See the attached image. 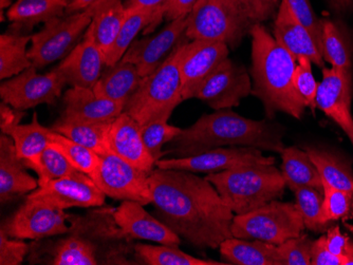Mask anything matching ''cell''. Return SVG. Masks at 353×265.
Masks as SVG:
<instances>
[{"mask_svg":"<svg viewBox=\"0 0 353 265\" xmlns=\"http://www.w3.org/2000/svg\"><path fill=\"white\" fill-rule=\"evenodd\" d=\"M116 207H93L85 215L69 213V233L88 241L98 258L99 264H139L130 238L114 219Z\"/></svg>","mask_w":353,"mask_h":265,"instance_id":"8992f818","label":"cell"},{"mask_svg":"<svg viewBox=\"0 0 353 265\" xmlns=\"http://www.w3.org/2000/svg\"><path fill=\"white\" fill-rule=\"evenodd\" d=\"M281 158V173L285 186L293 193L299 187H313L324 193L322 178L311 161L308 152L291 146L283 149Z\"/></svg>","mask_w":353,"mask_h":265,"instance_id":"f1b7e54d","label":"cell"},{"mask_svg":"<svg viewBox=\"0 0 353 265\" xmlns=\"http://www.w3.org/2000/svg\"><path fill=\"white\" fill-rule=\"evenodd\" d=\"M12 238L39 240L70 231L69 213L41 200L26 198L23 204L8 217L1 227Z\"/></svg>","mask_w":353,"mask_h":265,"instance_id":"30bf717a","label":"cell"},{"mask_svg":"<svg viewBox=\"0 0 353 265\" xmlns=\"http://www.w3.org/2000/svg\"><path fill=\"white\" fill-rule=\"evenodd\" d=\"M348 138H350L351 143H352L353 145V132L350 134V136H348Z\"/></svg>","mask_w":353,"mask_h":265,"instance_id":"680465c9","label":"cell"},{"mask_svg":"<svg viewBox=\"0 0 353 265\" xmlns=\"http://www.w3.org/2000/svg\"><path fill=\"white\" fill-rule=\"evenodd\" d=\"M140 202L123 201L114 211L119 226L137 240H148L159 244L179 246L181 238L158 218L150 215Z\"/></svg>","mask_w":353,"mask_h":265,"instance_id":"7402d4cb","label":"cell"},{"mask_svg":"<svg viewBox=\"0 0 353 265\" xmlns=\"http://www.w3.org/2000/svg\"><path fill=\"white\" fill-rule=\"evenodd\" d=\"M28 169L34 170L39 176V186L53 180L61 179L79 173V170L69 161L66 154L50 144L39 157L23 161Z\"/></svg>","mask_w":353,"mask_h":265,"instance_id":"8d00e7d4","label":"cell"},{"mask_svg":"<svg viewBox=\"0 0 353 265\" xmlns=\"http://www.w3.org/2000/svg\"><path fill=\"white\" fill-rule=\"evenodd\" d=\"M253 85L245 67L227 59L214 70L198 89L195 98L214 110L230 109L252 94Z\"/></svg>","mask_w":353,"mask_h":265,"instance_id":"9a60e30c","label":"cell"},{"mask_svg":"<svg viewBox=\"0 0 353 265\" xmlns=\"http://www.w3.org/2000/svg\"><path fill=\"white\" fill-rule=\"evenodd\" d=\"M345 265H353V241L349 240L344 254Z\"/></svg>","mask_w":353,"mask_h":265,"instance_id":"9f6ffc18","label":"cell"},{"mask_svg":"<svg viewBox=\"0 0 353 265\" xmlns=\"http://www.w3.org/2000/svg\"><path fill=\"white\" fill-rule=\"evenodd\" d=\"M51 144L59 147L66 154L69 161L75 168L82 173L92 177L100 163L101 157L97 152L81 144L75 143L70 138L53 130L51 134Z\"/></svg>","mask_w":353,"mask_h":265,"instance_id":"f35d334b","label":"cell"},{"mask_svg":"<svg viewBox=\"0 0 353 265\" xmlns=\"http://www.w3.org/2000/svg\"><path fill=\"white\" fill-rule=\"evenodd\" d=\"M26 116V112L13 108L7 103H0V129L1 134H9V132L21 124V118Z\"/></svg>","mask_w":353,"mask_h":265,"instance_id":"681fc988","label":"cell"},{"mask_svg":"<svg viewBox=\"0 0 353 265\" xmlns=\"http://www.w3.org/2000/svg\"><path fill=\"white\" fill-rule=\"evenodd\" d=\"M181 131V128L172 126L163 120H154L141 127L143 141L156 163L163 158V146L172 142Z\"/></svg>","mask_w":353,"mask_h":265,"instance_id":"b9f144b4","label":"cell"},{"mask_svg":"<svg viewBox=\"0 0 353 265\" xmlns=\"http://www.w3.org/2000/svg\"><path fill=\"white\" fill-rule=\"evenodd\" d=\"M322 54L333 68L352 71L350 43L343 30L329 19L322 21Z\"/></svg>","mask_w":353,"mask_h":265,"instance_id":"74e56055","label":"cell"},{"mask_svg":"<svg viewBox=\"0 0 353 265\" xmlns=\"http://www.w3.org/2000/svg\"><path fill=\"white\" fill-rule=\"evenodd\" d=\"M66 85L57 69L39 74L37 69L32 66L1 83L0 98L13 108L26 112L39 105H54Z\"/></svg>","mask_w":353,"mask_h":265,"instance_id":"7c38bea8","label":"cell"},{"mask_svg":"<svg viewBox=\"0 0 353 265\" xmlns=\"http://www.w3.org/2000/svg\"><path fill=\"white\" fill-rule=\"evenodd\" d=\"M100 163L91 179L107 195L120 201L152 203L150 175L134 167L112 151L100 156Z\"/></svg>","mask_w":353,"mask_h":265,"instance_id":"8fae6325","label":"cell"},{"mask_svg":"<svg viewBox=\"0 0 353 265\" xmlns=\"http://www.w3.org/2000/svg\"><path fill=\"white\" fill-rule=\"evenodd\" d=\"M198 0H168L165 9V17L168 23L174 19L186 17L192 12V8L195 7Z\"/></svg>","mask_w":353,"mask_h":265,"instance_id":"816d5d0a","label":"cell"},{"mask_svg":"<svg viewBox=\"0 0 353 265\" xmlns=\"http://www.w3.org/2000/svg\"><path fill=\"white\" fill-rule=\"evenodd\" d=\"M229 45L220 41L196 39L184 43L179 59L181 94L183 100L195 98L196 92L224 59Z\"/></svg>","mask_w":353,"mask_h":265,"instance_id":"5bb4252c","label":"cell"},{"mask_svg":"<svg viewBox=\"0 0 353 265\" xmlns=\"http://www.w3.org/2000/svg\"><path fill=\"white\" fill-rule=\"evenodd\" d=\"M274 23V37L296 61L307 57L317 67L325 68L322 53L308 30L293 15L287 1L283 0L277 11Z\"/></svg>","mask_w":353,"mask_h":265,"instance_id":"d4e9b609","label":"cell"},{"mask_svg":"<svg viewBox=\"0 0 353 265\" xmlns=\"http://www.w3.org/2000/svg\"><path fill=\"white\" fill-rule=\"evenodd\" d=\"M112 122L108 123H59L52 125V129L75 143L81 144L89 149L97 152L99 156H104L109 151L107 144L109 128Z\"/></svg>","mask_w":353,"mask_h":265,"instance_id":"836d02e7","label":"cell"},{"mask_svg":"<svg viewBox=\"0 0 353 265\" xmlns=\"http://www.w3.org/2000/svg\"><path fill=\"white\" fill-rule=\"evenodd\" d=\"M98 1H100V0H73V1L69 3L68 7L66 9V13L73 14L77 13V12L83 11V10L87 9V8L94 5Z\"/></svg>","mask_w":353,"mask_h":265,"instance_id":"db71d44e","label":"cell"},{"mask_svg":"<svg viewBox=\"0 0 353 265\" xmlns=\"http://www.w3.org/2000/svg\"><path fill=\"white\" fill-rule=\"evenodd\" d=\"M299 65L294 72V87L299 96L303 98L307 107L314 110L316 108L315 98H316L319 84L315 81L312 72L310 59L307 57L299 59Z\"/></svg>","mask_w":353,"mask_h":265,"instance_id":"7bdbcfd3","label":"cell"},{"mask_svg":"<svg viewBox=\"0 0 353 265\" xmlns=\"http://www.w3.org/2000/svg\"><path fill=\"white\" fill-rule=\"evenodd\" d=\"M352 71L338 68H323V80L317 88L315 104L326 116L332 118L350 136L353 132L351 114Z\"/></svg>","mask_w":353,"mask_h":265,"instance_id":"ac0fdd59","label":"cell"},{"mask_svg":"<svg viewBox=\"0 0 353 265\" xmlns=\"http://www.w3.org/2000/svg\"><path fill=\"white\" fill-rule=\"evenodd\" d=\"M296 198V207L303 218L305 226L309 231H324L326 225L321 220L324 193L313 187H299L294 191Z\"/></svg>","mask_w":353,"mask_h":265,"instance_id":"60d3db41","label":"cell"},{"mask_svg":"<svg viewBox=\"0 0 353 265\" xmlns=\"http://www.w3.org/2000/svg\"><path fill=\"white\" fill-rule=\"evenodd\" d=\"M305 229L296 204L274 200L255 211L234 215L231 231L235 238L279 245L301 236Z\"/></svg>","mask_w":353,"mask_h":265,"instance_id":"ba28073f","label":"cell"},{"mask_svg":"<svg viewBox=\"0 0 353 265\" xmlns=\"http://www.w3.org/2000/svg\"><path fill=\"white\" fill-rule=\"evenodd\" d=\"M274 165V157H265L255 147H221L186 158L159 160L156 167L188 170L194 173H216L251 165Z\"/></svg>","mask_w":353,"mask_h":265,"instance_id":"4fadbf2b","label":"cell"},{"mask_svg":"<svg viewBox=\"0 0 353 265\" xmlns=\"http://www.w3.org/2000/svg\"><path fill=\"white\" fill-rule=\"evenodd\" d=\"M63 0H17L7 12L10 21L17 29H32L55 17H61L68 7Z\"/></svg>","mask_w":353,"mask_h":265,"instance_id":"f546056e","label":"cell"},{"mask_svg":"<svg viewBox=\"0 0 353 265\" xmlns=\"http://www.w3.org/2000/svg\"><path fill=\"white\" fill-rule=\"evenodd\" d=\"M154 217L199 249H217L232 238L235 213L205 178L188 170L158 168L148 177Z\"/></svg>","mask_w":353,"mask_h":265,"instance_id":"6da1fadb","label":"cell"},{"mask_svg":"<svg viewBox=\"0 0 353 265\" xmlns=\"http://www.w3.org/2000/svg\"><path fill=\"white\" fill-rule=\"evenodd\" d=\"M251 25L261 23L276 15L283 0H239Z\"/></svg>","mask_w":353,"mask_h":265,"instance_id":"7dc6e473","label":"cell"},{"mask_svg":"<svg viewBox=\"0 0 353 265\" xmlns=\"http://www.w3.org/2000/svg\"><path fill=\"white\" fill-rule=\"evenodd\" d=\"M106 197L93 180L82 171L48 182L27 195L31 199L47 202L63 211L72 207L93 209L103 206Z\"/></svg>","mask_w":353,"mask_h":265,"instance_id":"2e32d148","label":"cell"},{"mask_svg":"<svg viewBox=\"0 0 353 265\" xmlns=\"http://www.w3.org/2000/svg\"><path fill=\"white\" fill-rule=\"evenodd\" d=\"M251 27L239 0H198L188 14L185 36L235 48Z\"/></svg>","mask_w":353,"mask_h":265,"instance_id":"52a82bcc","label":"cell"},{"mask_svg":"<svg viewBox=\"0 0 353 265\" xmlns=\"http://www.w3.org/2000/svg\"><path fill=\"white\" fill-rule=\"evenodd\" d=\"M188 15L170 21L164 29L152 36L134 41L123 56L132 63L141 76L145 77L163 64L176 45L185 36Z\"/></svg>","mask_w":353,"mask_h":265,"instance_id":"e0dca14e","label":"cell"},{"mask_svg":"<svg viewBox=\"0 0 353 265\" xmlns=\"http://www.w3.org/2000/svg\"><path fill=\"white\" fill-rule=\"evenodd\" d=\"M142 78L134 64L121 59L102 72L93 91L100 98L126 104L140 86Z\"/></svg>","mask_w":353,"mask_h":265,"instance_id":"83f0119b","label":"cell"},{"mask_svg":"<svg viewBox=\"0 0 353 265\" xmlns=\"http://www.w3.org/2000/svg\"><path fill=\"white\" fill-rule=\"evenodd\" d=\"M313 241L307 235H301L277 245L285 265H311Z\"/></svg>","mask_w":353,"mask_h":265,"instance_id":"ee69618b","label":"cell"},{"mask_svg":"<svg viewBox=\"0 0 353 265\" xmlns=\"http://www.w3.org/2000/svg\"><path fill=\"white\" fill-rule=\"evenodd\" d=\"M161 19L154 12L145 9H126V17L121 28L114 48L105 59L106 67L114 66L124 56L125 53L134 43L137 35L146 29V33L152 32Z\"/></svg>","mask_w":353,"mask_h":265,"instance_id":"4dcf8cb0","label":"cell"},{"mask_svg":"<svg viewBox=\"0 0 353 265\" xmlns=\"http://www.w3.org/2000/svg\"><path fill=\"white\" fill-rule=\"evenodd\" d=\"M252 35V94L265 106L269 118L283 112L301 120L306 104L294 87L296 59L261 23L250 28Z\"/></svg>","mask_w":353,"mask_h":265,"instance_id":"3957f363","label":"cell"},{"mask_svg":"<svg viewBox=\"0 0 353 265\" xmlns=\"http://www.w3.org/2000/svg\"><path fill=\"white\" fill-rule=\"evenodd\" d=\"M255 147L281 153L285 146L279 128L265 120L243 118L231 109L204 114L168 143L163 158H186L225 147ZM162 158V159H163Z\"/></svg>","mask_w":353,"mask_h":265,"instance_id":"7a4b0ae2","label":"cell"},{"mask_svg":"<svg viewBox=\"0 0 353 265\" xmlns=\"http://www.w3.org/2000/svg\"><path fill=\"white\" fill-rule=\"evenodd\" d=\"M92 8L89 7L67 17H55L47 21L37 34L32 35L31 48L28 51L32 64L43 68L63 59L79 43L85 30L92 21Z\"/></svg>","mask_w":353,"mask_h":265,"instance_id":"9c48e42d","label":"cell"},{"mask_svg":"<svg viewBox=\"0 0 353 265\" xmlns=\"http://www.w3.org/2000/svg\"><path fill=\"white\" fill-rule=\"evenodd\" d=\"M63 1H68V3H71V1H73V0H63Z\"/></svg>","mask_w":353,"mask_h":265,"instance_id":"91938a15","label":"cell"},{"mask_svg":"<svg viewBox=\"0 0 353 265\" xmlns=\"http://www.w3.org/2000/svg\"><path fill=\"white\" fill-rule=\"evenodd\" d=\"M92 8V21L84 37L90 39L104 54L105 59L114 48L126 17L122 0H100Z\"/></svg>","mask_w":353,"mask_h":265,"instance_id":"484cf974","label":"cell"},{"mask_svg":"<svg viewBox=\"0 0 353 265\" xmlns=\"http://www.w3.org/2000/svg\"><path fill=\"white\" fill-rule=\"evenodd\" d=\"M12 3H13V0H0V9H1V12H3V10L7 9L8 7H10Z\"/></svg>","mask_w":353,"mask_h":265,"instance_id":"6f0895ef","label":"cell"},{"mask_svg":"<svg viewBox=\"0 0 353 265\" xmlns=\"http://www.w3.org/2000/svg\"><path fill=\"white\" fill-rule=\"evenodd\" d=\"M311 265H345L344 259L335 256L327 247L326 236L313 241Z\"/></svg>","mask_w":353,"mask_h":265,"instance_id":"c3c4849f","label":"cell"},{"mask_svg":"<svg viewBox=\"0 0 353 265\" xmlns=\"http://www.w3.org/2000/svg\"><path fill=\"white\" fill-rule=\"evenodd\" d=\"M109 151H112L134 167L150 175L156 167V161L148 151L141 126L130 114L123 112L111 123L107 136Z\"/></svg>","mask_w":353,"mask_h":265,"instance_id":"44dd1931","label":"cell"},{"mask_svg":"<svg viewBox=\"0 0 353 265\" xmlns=\"http://www.w3.org/2000/svg\"><path fill=\"white\" fill-rule=\"evenodd\" d=\"M63 109L59 123L114 122L123 112L125 104L100 98L93 89L71 87L63 96Z\"/></svg>","mask_w":353,"mask_h":265,"instance_id":"ffe728a7","label":"cell"},{"mask_svg":"<svg viewBox=\"0 0 353 265\" xmlns=\"http://www.w3.org/2000/svg\"><path fill=\"white\" fill-rule=\"evenodd\" d=\"M23 160L17 156L13 138L7 134L0 136V202H8L29 195L39 189V180L27 171Z\"/></svg>","mask_w":353,"mask_h":265,"instance_id":"cb8c5ba5","label":"cell"},{"mask_svg":"<svg viewBox=\"0 0 353 265\" xmlns=\"http://www.w3.org/2000/svg\"><path fill=\"white\" fill-rule=\"evenodd\" d=\"M219 251L222 259L229 264L285 265L277 245L261 240L247 241L232 237L220 244Z\"/></svg>","mask_w":353,"mask_h":265,"instance_id":"4316f807","label":"cell"},{"mask_svg":"<svg viewBox=\"0 0 353 265\" xmlns=\"http://www.w3.org/2000/svg\"><path fill=\"white\" fill-rule=\"evenodd\" d=\"M331 5L338 12H345L353 6V0H331Z\"/></svg>","mask_w":353,"mask_h":265,"instance_id":"11a10c76","label":"cell"},{"mask_svg":"<svg viewBox=\"0 0 353 265\" xmlns=\"http://www.w3.org/2000/svg\"><path fill=\"white\" fill-rule=\"evenodd\" d=\"M205 179L215 186L235 215L250 213L281 199L285 187L281 170L263 164L208 173Z\"/></svg>","mask_w":353,"mask_h":265,"instance_id":"277c9868","label":"cell"},{"mask_svg":"<svg viewBox=\"0 0 353 265\" xmlns=\"http://www.w3.org/2000/svg\"><path fill=\"white\" fill-rule=\"evenodd\" d=\"M29 253V244L21 239L12 238L0 229V265L21 264Z\"/></svg>","mask_w":353,"mask_h":265,"instance_id":"bcb514c9","label":"cell"},{"mask_svg":"<svg viewBox=\"0 0 353 265\" xmlns=\"http://www.w3.org/2000/svg\"><path fill=\"white\" fill-rule=\"evenodd\" d=\"M185 41L182 39L161 66L143 77L140 86L125 104L124 112L141 127L154 120H168L174 109L183 102L179 59Z\"/></svg>","mask_w":353,"mask_h":265,"instance_id":"5b68a950","label":"cell"},{"mask_svg":"<svg viewBox=\"0 0 353 265\" xmlns=\"http://www.w3.org/2000/svg\"><path fill=\"white\" fill-rule=\"evenodd\" d=\"M349 238L347 235L341 233L340 226L335 225L331 229H327L326 243L329 251L335 256L344 259L345 251L348 245ZM345 263V260H344Z\"/></svg>","mask_w":353,"mask_h":265,"instance_id":"f907efd6","label":"cell"},{"mask_svg":"<svg viewBox=\"0 0 353 265\" xmlns=\"http://www.w3.org/2000/svg\"><path fill=\"white\" fill-rule=\"evenodd\" d=\"M306 151L322 178L323 183L353 193V175L350 164L324 150L306 147Z\"/></svg>","mask_w":353,"mask_h":265,"instance_id":"e575fe53","label":"cell"},{"mask_svg":"<svg viewBox=\"0 0 353 265\" xmlns=\"http://www.w3.org/2000/svg\"><path fill=\"white\" fill-rule=\"evenodd\" d=\"M136 259L139 264L148 265H228L227 262L204 260L186 254L178 246L161 244L150 245L137 243L134 245Z\"/></svg>","mask_w":353,"mask_h":265,"instance_id":"d590c367","label":"cell"},{"mask_svg":"<svg viewBox=\"0 0 353 265\" xmlns=\"http://www.w3.org/2000/svg\"><path fill=\"white\" fill-rule=\"evenodd\" d=\"M324 185L321 220L326 226L334 221L347 220L353 215V193L343 189H334L328 184Z\"/></svg>","mask_w":353,"mask_h":265,"instance_id":"ab89813d","label":"cell"},{"mask_svg":"<svg viewBox=\"0 0 353 265\" xmlns=\"http://www.w3.org/2000/svg\"><path fill=\"white\" fill-rule=\"evenodd\" d=\"M103 66L106 63L102 51L84 37L55 69L69 86L93 89L102 75Z\"/></svg>","mask_w":353,"mask_h":265,"instance_id":"603a6c76","label":"cell"},{"mask_svg":"<svg viewBox=\"0 0 353 265\" xmlns=\"http://www.w3.org/2000/svg\"><path fill=\"white\" fill-rule=\"evenodd\" d=\"M30 264L98 265L92 245L82 237L68 233L59 238L39 239L30 244Z\"/></svg>","mask_w":353,"mask_h":265,"instance_id":"d6986e66","label":"cell"},{"mask_svg":"<svg viewBox=\"0 0 353 265\" xmlns=\"http://www.w3.org/2000/svg\"><path fill=\"white\" fill-rule=\"evenodd\" d=\"M295 19L308 30L322 53V21L317 19L310 0H285Z\"/></svg>","mask_w":353,"mask_h":265,"instance_id":"f6af8a7d","label":"cell"},{"mask_svg":"<svg viewBox=\"0 0 353 265\" xmlns=\"http://www.w3.org/2000/svg\"><path fill=\"white\" fill-rule=\"evenodd\" d=\"M32 35L3 33L0 35V78L9 80L33 66L27 45Z\"/></svg>","mask_w":353,"mask_h":265,"instance_id":"1f68e13d","label":"cell"},{"mask_svg":"<svg viewBox=\"0 0 353 265\" xmlns=\"http://www.w3.org/2000/svg\"><path fill=\"white\" fill-rule=\"evenodd\" d=\"M52 128L39 124L37 114L29 124H19L14 127L8 136L13 138L16 152L23 161L34 159L51 144Z\"/></svg>","mask_w":353,"mask_h":265,"instance_id":"d6a6232c","label":"cell"},{"mask_svg":"<svg viewBox=\"0 0 353 265\" xmlns=\"http://www.w3.org/2000/svg\"><path fill=\"white\" fill-rule=\"evenodd\" d=\"M168 3V0H125L124 6L126 9L150 10L162 19L165 15Z\"/></svg>","mask_w":353,"mask_h":265,"instance_id":"f5cc1de1","label":"cell"}]
</instances>
